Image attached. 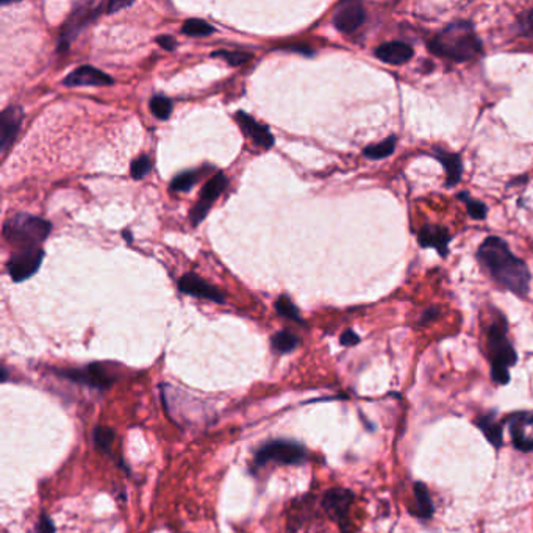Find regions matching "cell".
<instances>
[{"label": "cell", "instance_id": "6da1fadb", "mask_svg": "<svg viewBox=\"0 0 533 533\" xmlns=\"http://www.w3.org/2000/svg\"><path fill=\"white\" fill-rule=\"evenodd\" d=\"M477 260L497 285L518 295H525L530 287V271L523 260L510 251L499 236H488L477 251Z\"/></svg>", "mask_w": 533, "mask_h": 533}, {"label": "cell", "instance_id": "7a4b0ae2", "mask_svg": "<svg viewBox=\"0 0 533 533\" xmlns=\"http://www.w3.org/2000/svg\"><path fill=\"white\" fill-rule=\"evenodd\" d=\"M429 50L446 60L466 63L481 55L482 41L469 21H455L432 38Z\"/></svg>", "mask_w": 533, "mask_h": 533}, {"label": "cell", "instance_id": "3957f363", "mask_svg": "<svg viewBox=\"0 0 533 533\" xmlns=\"http://www.w3.org/2000/svg\"><path fill=\"white\" fill-rule=\"evenodd\" d=\"M488 349L493 361V378L499 385L510 380L508 368L516 363V352L507 338V322L502 315H497L488 329Z\"/></svg>", "mask_w": 533, "mask_h": 533}, {"label": "cell", "instance_id": "277c9868", "mask_svg": "<svg viewBox=\"0 0 533 533\" xmlns=\"http://www.w3.org/2000/svg\"><path fill=\"white\" fill-rule=\"evenodd\" d=\"M52 224L44 219L19 213L11 216L3 226V236L10 242L26 247H38L49 236Z\"/></svg>", "mask_w": 533, "mask_h": 533}, {"label": "cell", "instance_id": "5b68a950", "mask_svg": "<svg viewBox=\"0 0 533 533\" xmlns=\"http://www.w3.org/2000/svg\"><path fill=\"white\" fill-rule=\"evenodd\" d=\"M307 457V452L302 444L288 440H275L266 443L255 455L258 465H266L271 461L280 465H299Z\"/></svg>", "mask_w": 533, "mask_h": 533}, {"label": "cell", "instance_id": "8992f818", "mask_svg": "<svg viewBox=\"0 0 533 533\" xmlns=\"http://www.w3.org/2000/svg\"><path fill=\"white\" fill-rule=\"evenodd\" d=\"M44 252L39 247H23L11 255L7 264L8 274L14 282H23L30 278L43 263Z\"/></svg>", "mask_w": 533, "mask_h": 533}, {"label": "cell", "instance_id": "52a82bcc", "mask_svg": "<svg viewBox=\"0 0 533 533\" xmlns=\"http://www.w3.org/2000/svg\"><path fill=\"white\" fill-rule=\"evenodd\" d=\"M104 3H79L72 11V16L69 17V21L64 27V32L60 39V47L58 49H68L69 41L80 33V30L85 26H88L91 21L96 19L100 14Z\"/></svg>", "mask_w": 533, "mask_h": 533}, {"label": "cell", "instance_id": "ba28073f", "mask_svg": "<svg viewBox=\"0 0 533 533\" xmlns=\"http://www.w3.org/2000/svg\"><path fill=\"white\" fill-rule=\"evenodd\" d=\"M226 188H227V177L222 173H217L216 175H213L211 179L205 183L202 193H200L199 202L195 204V206L191 211L193 226H197V224L204 221L205 216L209 215L213 202H215L219 195L222 194V191Z\"/></svg>", "mask_w": 533, "mask_h": 533}, {"label": "cell", "instance_id": "9c48e42d", "mask_svg": "<svg viewBox=\"0 0 533 533\" xmlns=\"http://www.w3.org/2000/svg\"><path fill=\"white\" fill-rule=\"evenodd\" d=\"M366 22V10L360 2H342L333 14V26L341 33H353Z\"/></svg>", "mask_w": 533, "mask_h": 533}, {"label": "cell", "instance_id": "30bf717a", "mask_svg": "<svg viewBox=\"0 0 533 533\" xmlns=\"http://www.w3.org/2000/svg\"><path fill=\"white\" fill-rule=\"evenodd\" d=\"M23 119V111L21 106H8L0 115V151L5 155L16 141Z\"/></svg>", "mask_w": 533, "mask_h": 533}, {"label": "cell", "instance_id": "8fae6325", "mask_svg": "<svg viewBox=\"0 0 533 533\" xmlns=\"http://www.w3.org/2000/svg\"><path fill=\"white\" fill-rule=\"evenodd\" d=\"M61 376L70 378L72 382L77 383H85L88 387L93 388H108L111 383H113V377L110 376V372L105 369V366L102 365H90L88 368L83 369H70V371H64L61 372Z\"/></svg>", "mask_w": 533, "mask_h": 533}, {"label": "cell", "instance_id": "7c38bea8", "mask_svg": "<svg viewBox=\"0 0 533 533\" xmlns=\"http://www.w3.org/2000/svg\"><path fill=\"white\" fill-rule=\"evenodd\" d=\"M235 119L238 122V126L241 127L242 132L246 133L249 139H252V143L263 147V149H269V147L274 144V136L269 132V128L263 126V124L257 122L252 116H249L244 111H238L235 115Z\"/></svg>", "mask_w": 533, "mask_h": 533}, {"label": "cell", "instance_id": "4fadbf2b", "mask_svg": "<svg viewBox=\"0 0 533 533\" xmlns=\"http://www.w3.org/2000/svg\"><path fill=\"white\" fill-rule=\"evenodd\" d=\"M512 440L519 451L532 452L533 451V414L523 413L514 416L510 424Z\"/></svg>", "mask_w": 533, "mask_h": 533}, {"label": "cell", "instance_id": "5bb4252c", "mask_svg": "<svg viewBox=\"0 0 533 533\" xmlns=\"http://www.w3.org/2000/svg\"><path fill=\"white\" fill-rule=\"evenodd\" d=\"M66 86H106L113 85V79L104 70H100L94 66H80L72 70L66 79H64Z\"/></svg>", "mask_w": 533, "mask_h": 533}, {"label": "cell", "instance_id": "9a60e30c", "mask_svg": "<svg viewBox=\"0 0 533 533\" xmlns=\"http://www.w3.org/2000/svg\"><path fill=\"white\" fill-rule=\"evenodd\" d=\"M179 288L182 293L194 295V298L209 299L213 302H224V294L216 287L206 283L204 278L195 274H186L179 280Z\"/></svg>", "mask_w": 533, "mask_h": 533}, {"label": "cell", "instance_id": "2e32d148", "mask_svg": "<svg viewBox=\"0 0 533 533\" xmlns=\"http://www.w3.org/2000/svg\"><path fill=\"white\" fill-rule=\"evenodd\" d=\"M414 50L410 44L404 41H389L383 43L376 49V57L387 64H394V66H402L413 58Z\"/></svg>", "mask_w": 533, "mask_h": 533}, {"label": "cell", "instance_id": "e0dca14e", "mask_svg": "<svg viewBox=\"0 0 533 533\" xmlns=\"http://www.w3.org/2000/svg\"><path fill=\"white\" fill-rule=\"evenodd\" d=\"M352 501H353V494L351 491L342 490V488H333L325 493L322 499V505L325 508V512H327L331 518L336 521H341L346 518Z\"/></svg>", "mask_w": 533, "mask_h": 533}, {"label": "cell", "instance_id": "ac0fdd59", "mask_svg": "<svg viewBox=\"0 0 533 533\" xmlns=\"http://www.w3.org/2000/svg\"><path fill=\"white\" fill-rule=\"evenodd\" d=\"M418 241L423 247H434L441 257H447L451 233L446 227L441 226H424L419 230Z\"/></svg>", "mask_w": 533, "mask_h": 533}, {"label": "cell", "instance_id": "d6986e66", "mask_svg": "<svg viewBox=\"0 0 533 533\" xmlns=\"http://www.w3.org/2000/svg\"><path fill=\"white\" fill-rule=\"evenodd\" d=\"M434 157L441 162V164L446 169V186H455L461 179V173H463V164H461V157L458 153H451L446 151H435Z\"/></svg>", "mask_w": 533, "mask_h": 533}, {"label": "cell", "instance_id": "ffe728a7", "mask_svg": "<svg viewBox=\"0 0 533 533\" xmlns=\"http://www.w3.org/2000/svg\"><path fill=\"white\" fill-rule=\"evenodd\" d=\"M396 143H398V138H396L394 135H391V136H388L387 139L382 141V143L366 146L365 151H363V155L366 158H371V159L387 158V157L391 155V153L394 152Z\"/></svg>", "mask_w": 533, "mask_h": 533}, {"label": "cell", "instance_id": "44dd1931", "mask_svg": "<svg viewBox=\"0 0 533 533\" xmlns=\"http://www.w3.org/2000/svg\"><path fill=\"white\" fill-rule=\"evenodd\" d=\"M272 349L280 353H287V352H293L295 347L299 346V338L294 333L288 330H282L277 331V333L272 336L271 340Z\"/></svg>", "mask_w": 533, "mask_h": 533}, {"label": "cell", "instance_id": "7402d4cb", "mask_svg": "<svg viewBox=\"0 0 533 533\" xmlns=\"http://www.w3.org/2000/svg\"><path fill=\"white\" fill-rule=\"evenodd\" d=\"M414 496H416L418 501V516L429 519L432 514H434V505H432V499L429 496V491L425 488V485L423 483H416L414 485Z\"/></svg>", "mask_w": 533, "mask_h": 533}, {"label": "cell", "instance_id": "603a6c76", "mask_svg": "<svg viewBox=\"0 0 533 533\" xmlns=\"http://www.w3.org/2000/svg\"><path fill=\"white\" fill-rule=\"evenodd\" d=\"M478 427L482 429L485 436L488 438L491 444H494V446H501L502 429H501V425L496 423L494 418H491V416L481 418V420H478Z\"/></svg>", "mask_w": 533, "mask_h": 533}, {"label": "cell", "instance_id": "cb8c5ba5", "mask_svg": "<svg viewBox=\"0 0 533 533\" xmlns=\"http://www.w3.org/2000/svg\"><path fill=\"white\" fill-rule=\"evenodd\" d=\"M182 32L188 35V37H209V35L215 32V28L202 19H188L183 23Z\"/></svg>", "mask_w": 533, "mask_h": 533}, {"label": "cell", "instance_id": "d4e9b609", "mask_svg": "<svg viewBox=\"0 0 533 533\" xmlns=\"http://www.w3.org/2000/svg\"><path fill=\"white\" fill-rule=\"evenodd\" d=\"M151 111L158 119H168L173 113V102L164 96H153L151 100Z\"/></svg>", "mask_w": 533, "mask_h": 533}, {"label": "cell", "instance_id": "484cf974", "mask_svg": "<svg viewBox=\"0 0 533 533\" xmlns=\"http://www.w3.org/2000/svg\"><path fill=\"white\" fill-rule=\"evenodd\" d=\"M275 310L278 315L283 318L293 319V321H298V322L302 321L298 307H295L293 304V300L287 298V295H280V298H278V300L275 302Z\"/></svg>", "mask_w": 533, "mask_h": 533}, {"label": "cell", "instance_id": "4316f807", "mask_svg": "<svg viewBox=\"0 0 533 533\" xmlns=\"http://www.w3.org/2000/svg\"><path fill=\"white\" fill-rule=\"evenodd\" d=\"M211 57L215 58H224L230 66H241V64L247 63L249 60H252V55L247 52H242V50H233V52H229V50H217L215 53H211Z\"/></svg>", "mask_w": 533, "mask_h": 533}, {"label": "cell", "instance_id": "83f0119b", "mask_svg": "<svg viewBox=\"0 0 533 533\" xmlns=\"http://www.w3.org/2000/svg\"><path fill=\"white\" fill-rule=\"evenodd\" d=\"M115 441V432L108 427H96L94 430V443H96L97 449L108 454L111 451Z\"/></svg>", "mask_w": 533, "mask_h": 533}, {"label": "cell", "instance_id": "f1b7e54d", "mask_svg": "<svg viewBox=\"0 0 533 533\" xmlns=\"http://www.w3.org/2000/svg\"><path fill=\"white\" fill-rule=\"evenodd\" d=\"M197 177H199V173H195V171H189V173H183L180 175H177L175 179L171 182V189L175 193L188 191V189H191L195 185Z\"/></svg>", "mask_w": 533, "mask_h": 533}, {"label": "cell", "instance_id": "f546056e", "mask_svg": "<svg viewBox=\"0 0 533 533\" xmlns=\"http://www.w3.org/2000/svg\"><path fill=\"white\" fill-rule=\"evenodd\" d=\"M458 199H461L466 204L467 213H469V216L472 219H483L485 216H487V205L478 202V200H476V199H472L467 193H460Z\"/></svg>", "mask_w": 533, "mask_h": 533}, {"label": "cell", "instance_id": "4dcf8cb0", "mask_svg": "<svg viewBox=\"0 0 533 533\" xmlns=\"http://www.w3.org/2000/svg\"><path fill=\"white\" fill-rule=\"evenodd\" d=\"M152 169V162L147 155H141L136 159H133L132 168H130V173H132L133 179H143V177L147 175V173Z\"/></svg>", "mask_w": 533, "mask_h": 533}, {"label": "cell", "instance_id": "1f68e13d", "mask_svg": "<svg viewBox=\"0 0 533 533\" xmlns=\"http://www.w3.org/2000/svg\"><path fill=\"white\" fill-rule=\"evenodd\" d=\"M518 27H519V32L523 33L524 37L533 38V7L524 11L523 14H519Z\"/></svg>", "mask_w": 533, "mask_h": 533}, {"label": "cell", "instance_id": "d6a6232c", "mask_svg": "<svg viewBox=\"0 0 533 533\" xmlns=\"http://www.w3.org/2000/svg\"><path fill=\"white\" fill-rule=\"evenodd\" d=\"M37 530V533H55V525H53V521L47 516V514H43L39 519Z\"/></svg>", "mask_w": 533, "mask_h": 533}, {"label": "cell", "instance_id": "836d02e7", "mask_svg": "<svg viewBox=\"0 0 533 533\" xmlns=\"http://www.w3.org/2000/svg\"><path fill=\"white\" fill-rule=\"evenodd\" d=\"M340 341H341L342 346H355V345H358V342H360V336L355 333L353 330H346L345 333L341 335Z\"/></svg>", "mask_w": 533, "mask_h": 533}, {"label": "cell", "instance_id": "e575fe53", "mask_svg": "<svg viewBox=\"0 0 533 533\" xmlns=\"http://www.w3.org/2000/svg\"><path fill=\"white\" fill-rule=\"evenodd\" d=\"M438 316H440V308L432 307V308H427V310L423 313V316H420V321L419 322L420 324H429L432 321H435Z\"/></svg>", "mask_w": 533, "mask_h": 533}, {"label": "cell", "instance_id": "d590c367", "mask_svg": "<svg viewBox=\"0 0 533 533\" xmlns=\"http://www.w3.org/2000/svg\"><path fill=\"white\" fill-rule=\"evenodd\" d=\"M157 43L162 46L164 50H174L175 46H177L175 39L173 37H168V35H164V37H158Z\"/></svg>", "mask_w": 533, "mask_h": 533}, {"label": "cell", "instance_id": "8d00e7d4", "mask_svg": "<svg viewBox=\"0 0 533 533\" xmlns=\"http://www.w3.org/2000/svg\"><path fill=\"white\" fill-rule=\"evenodd\" d=\"M287 50L298 52V53H302V55H313V53H315L310 47L307 46H287Z\"/></svg>", "mask_w": 533, "mask_h": 533}, {"label": "cell", "instance_id": "74e56055", "mask_svg": "<svg viewBox=\"0 0 533 533\" xmlns=\"http://www.w3.org/2000/svg\"><path fill=\"white\" fill-rule=\"evenodd\" d=\"M132 3H127V2H117V0H113V2L108 3V13H116L117 10L121 8H127L130 7Z\"/></svg>", "mask_w": 533, "mask_h": 533}]
</instances>
